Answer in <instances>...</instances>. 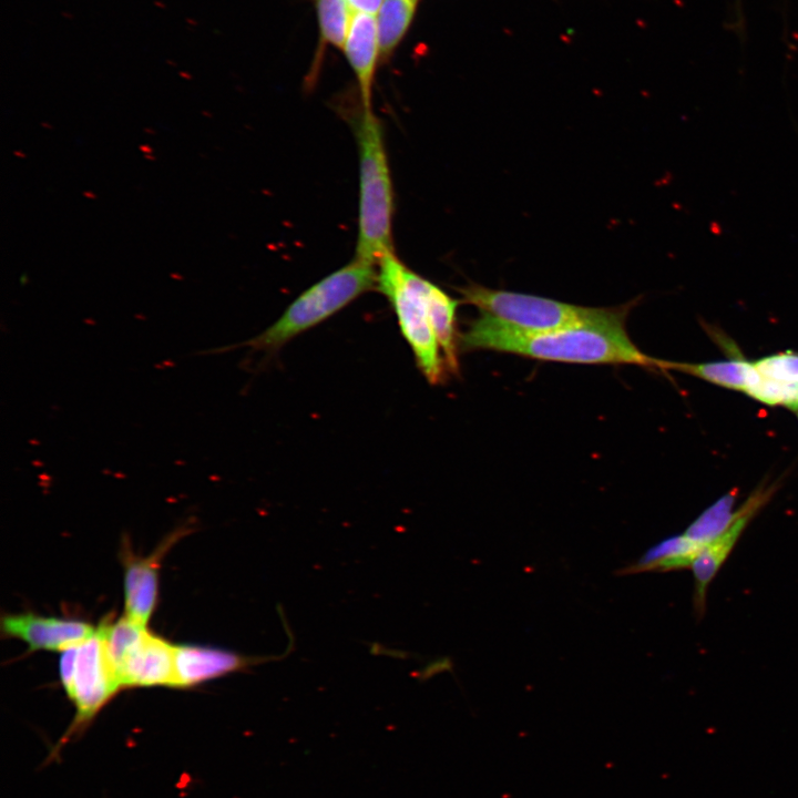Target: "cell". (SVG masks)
Listing matches in <instances>:
<instances>
[{"label": "cell", "instance_id": "1", "mask_svg": "<svg viewBox=\"0 0 798 798\" xmlns=\"http://www.w3.org/2000/svg\"><path fill=\"white\" fill-rule=\"evenodd\" d=\"M624 321L621 319L535 332L515 328L481 311L460 340L464 350L489 349L570 364H623L661 368L662 360L647 356L632 342Z\"/></svg>", "mask_w": 798, "mask_h": 798}, {"label": "cell", "instance_id": "2", "mask_svg": "<svg viewBox=\"0 0 798 798\" xmlns=\"http://www.w3.org/2000/svg\"><path fill=\"white\" fill-rule=\"evenodd\" d=\"M359 162L358 232L355 258L376 265L393 252V188L383 127L372 109L354 123Z\"/></svg>", "mask_w": 798, "mask_h": 798}, {"label": "cell", "instance_id": "3", "mask_svg": "<svg viewBox=\"0 0 798 798\" xmlns=\"http://www.w3.org/2000/svg\"><path fill=\"white\" fill-rule=\"evenodd\" d=\"M374 288H377V266L354 258L304 290L273 325L245 345L255 350L275 351Z\"/></svg>", "mask_w": 798, "mask_h": 798}, {"label": "cell", "instance_id": "4", "mask_svg": "<svg viewBox=\"0 0 798 798\" xmlns=\"http://www.w3.org/2000/svg\"><path fill=\"white\" fill-rule=\"evenodd\" d=\"M431 285L395 252L377 264V289L389 300L418 368L430 383L436 385L444 377L446 362L430 317Z\"/></svg>", "mask_w": 798, "mask_h": 798}, {"label": "cell", "instance_id": "5", "mask_svg": "<svg viewBox=\"0 0 798 798\" xmlns=\"http://www.w3.org/2000/svg\"><path fill=\"white\" fill-rule=\"evenodd\" d=\"M463 300L480 311L526 331H554L565 328L625 319L628 306L593 308L550 298L499 290L470 284L460 288Z\"/></svg>", "mask_w": 798, "mask_h": 798}, {"label": "cell", "instance_id": "6", "mask_svg": "<svg viewBox=\"0 0 798 798\" xmlns=\"http://www.w3.org/2000/svg\"><path fill=\"white\" fill-rule=\"evenodd\" d=\"M62 652V686L76 708L73 730L89 723L122 686L109 663L99 630Z\"/></svg>", "mask_w": 798, "mask_h": 798}, {"label": "cell", "instance_id": "7", "mask_svg": "<svg viewBox=\"0 0 798 798\" xmlns=\"http://www.w3.org/2000/svg\"><path fill=\"white\" fill-rule=\"evenodd\" d=\"M775 488L759 487L738 507L732 524L714 541L707 544L693 562L694 576L693 610L699 621L706 611L708 586L732 553L734 546L754 516L769 501Z\"/></svg>", "mask_w": 798, "mask_h": 798}, {"label": "cell", "instance_id": "8", "mask_svg": "<svg viewBox=\"0 0 798 798\" xmlns=\"http://www.w3.org/2000/svg\"><path fill=\"white\" fill-rule=\"evenodd\" d=\"M123 686H174L175 646L147 630L112 665Z\"/></svg>", "mask_w": 798, "mask_h": 798}, {"label": "cell", "instance_id": "9", "mask_svg": "<svg viewBox=\"0 0 798 798\" xmlns=\"http://www.w3.org/2000/svg\"><path fill=\"white\" fill-rule=\"evenodd\" d=\"M1 632L24 641L31 649L65 651L90 638L96 631L81 621L24 613L4 615Z\"/></svg>", "mask_w": 798, "mask_h": 798}, {"label": "cell", "instance_id": "10", "mask_svg": "<svg viewBox=\"0 0 798 798\" xmlns=\"http://www.w3.org/2000/svg\"><path fill=\"white\" fill-rule=\"evenodd\" d=\"M277 657L245 656L233 651L182 645L175 646L174 686L185 688Z\"/></svg>", "mask_w": 798, "mask_h": 798}, {"label": "cell", "instance_id": "11", "mask_svg": "<svg viewBox=\"0 0 798 798\" xmlns=\"http://www.w3.org/2000/svg\"><path fill=\"white\" fill-rule=\"evenodd\" d=\"M178 534L174 533L147 557L131 553L124 556L125 616L130 620L144 626L147 624L157 600L160 559Z\"/></svg>", "mask_w": 798, "mask_h": 798}, {"label": "cell", "instance_id": "12", "mask_svg": "<svg viewBox=\"0 0 798 798\" xmlns=\"http://www.w3.org/2000/svg\"><path fill=\"white\" fill-rule=\"evenodd\" d=\"M342 50L356 75L362 108L371 109L375 71L380 58L376 16L355 12Z\"/></svg>", "mask_w": 798, "mask_h": 798}, {"label": "cell", "instance_id": "13", "mask_svg": "<svg viewBox=\"0 0 798 798\" xmlns=\"http://www.w3.org/2000/svg\"><path fill=\"white\" fill-rule=\"evenodd\" d=\"M661 368L675 369L689 374L710 383L737 391L747 392L757 379L754 362L744 359L687 364L662 360Z\"/></svg>", "mask_w": 798, "mask_h": 798}, {"label": "cell", "instance_id": "14", "mask_svg": "<svg viewBox=\"0 0 798 798\" xmlns=\"http://www.w3.org/2000/svg\"><path fill=\"white\" fill-rule=\"evenodd\" d=\"M737 498V489L730 490L706 508L683 532L699 553L735 520L738 510L735 509Z\"/></svg>", "mask_w": 798, "mask_h": 798}, {"label": "cell", "instance_id": "15", "mask_svg": "<svg viewBox=\"0 0 798 798\" xmlns=\"http://www.w3.org/2000/svg\"><path fill=\"white\" fill-rule=\"evenodd\" d=\"M419 0H385L377 19L380 59H388L408 31Z\"/></svg>", "mask_w": 798, "mask_h": 798}, {"label": "cell", "instance_id": "16", "mask_svg": "<svg viewBox=\"0 0 798 798\" xmlns=\"http://www.w3.org/2000/svg\"><path fill=\"white\" fill-rule=\"evenodd\" d=\"M323 42L344 49L355 11L347 0H317Z\"/></svg>", "mask_w": 798, "mask_h": 798}, {"label": "cell", "instance_id": "17", "mask_svg": "<svg viewBox=\"0 0 798 798\" xmlns=\"http://www.w3.org/2000/svg\"><path fill=\"white\" fill-rule=\"evenodd\" d=\"M754 365L765 378L786 385H798V354H775L754 361Z\"/></svg>", "mask_w": 798, "mask_h": 798}, {"label": "cell", "instance_id": "18", "mask_svg": "<svg viewBox=\"0 0 798 798\" xmlns=\"http://www.w3.org/2000/svg\"><path fill=\"white\" fill-rule=\"evenodd\" d=\"M385 0H347L355 12L376 16Z\"/></svg>", "mask_w": 798, "mask_h": 798}, {"label": "cell", "instance_id": "19", "mask_svg": "<svg viewBox=\"0 0 798 798\" xmlns=\"http://www.w3.org/2000/svg\"><path fill=\"white\" fill-rule=\"evenodd\" d=\"M795 411L797 412V417H798V407L795 409Z\"/></svg>", "mask_w": 798, "mask_h": 798}]
</instances>
